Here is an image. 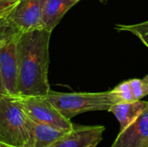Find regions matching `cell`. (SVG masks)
Masks as SVG:
<instances>
[{"label": "cell", "mask_w": 148, "mask_h": 147, "mask_svg": "<svg viewBox=\"0 0 148 147\" xmlns=\"http://www.w3.org/2000/svg\"><path fill=\"white\" fill-rule=\"evenodd\" d=\"M30 140L29 147H49L69 131L37 123L29 118Z\"/></svg>", "instance_id": "11"}, {"label": "cell", "mask_w": 148, "mask_h": 147, "mask_svg": "<svg viewBox=\"0 0 148 147\" xmlns=\"http://www.w3.org/2000/svg\"><path fill=\"white\" fill-rule=\"evenodd\" d=\"M66 119L93 111H108L117 103L110 91L99 93H59L50 90L44 96Z\"/></svg>", "instance_id": "2"}, {"label": "cell", "mask_w": 148, "mask_h": 147, "mask_svg": "<svg viewBox=\"0 0 148 147\" xmlns=\"http://www.w3.org/2000/svg\"><path fill=\"white\" fill-rule=\"evenodd\" d=\"M111 147H148V106L134 122L119 133Z\"/></svg>", "instance_id": "8"}, {"label": "cell", "mask_w": 148, "mask_h": 147, "mask_svg": "<svg viewBox=\"0 0 148 147\" xmlns=\"http://www.w3.org/2000/svg\"><path fill=\"white\" fill-rule=\"evenodd\" d=\"M30 132L20 96L5 94L0 100V142L29 147Z\"/></svg>", "instance_id": "3"}, {"label": "cell", "mask_w": 148, "mask_h": 147, "mask_svg": "<svg viewBox=\"0 0 148 147\" xmlns=\"http://www.w3.org/2000/svg\"><path fill=\"white\" fill-rule=\"evenodd\" d=\"M20 33L0 34V75L8 94H18L17 44Z\"/></svg>", "instance_id": "5"}, {"label": "cell", "mask_w": 148, "mask_h": 147, "mask_svg": "<svg viewBox=\"0 0 148 147\" xmlns=\"http://www.w3.org/2000/svg\"><path fill=\"white\" fill-rule=\"evenodd\" d=\"M50 34L41 29L20 35L17 44L19 96H45L51 90L48 77Z\"/></svg>", "instance_id": "1"}, {"label": "cell", "mask_w": 148, "mask_h": 147, "mask_svg": "<svg viewBox=\"0 0 148 147\" xmlns=\"http://www.w3.org/2000/svg\"><path fill=\"white\" fill-rule=\"evenodd\" d=\"M0 147H20V146H12V145H9L3 142H0Z\"/></svg>", "instance_id": "17"}, {"label": "cell", "mask_w": 148, "mask_h": 147, "mask_svg": "<svg viewBox=\"0 0 148 147\" xmlns=\"http://www.w3.org/2000/svg\"><path fill=\"white\" fill-rule=\"evenodd\" d=\"M134 101H140L148 95V75L142 79L129 80Z\"/></svg>", "instance_id": "14"}, {"label": "cell", "mask_w": 148, "mask_h": 147, "mask_svg": "<svg viewBox=\"0 0 148 147\" xmlns=\"http://www.w3.org/2000/svg\"><path fill=\"white\" fill-rule=\"evenodd\" d=\"M111 92L114 94L117 103L134 101V98L131 90L129 80L118 84L114 89L111 90Z\"/></svg>", "instance_id": "13"}, {"label": "cell", "mask_w": 148, "mask_h": 147, "mask_svg": "<svg viewBox=\"0 0 148 147\" xmlns=\"http://www.w3.org/2000/svg\"><path fill=\"white\" fill-rule=\"evenodd\" d=\"M21 102L27 116L35 122L61 130H72L74 124L66 119L44 96L22 97Z\"/></svg>", "instance_id": "6"}, {"label": "cell", "mask_w": 148, "mask_h": 147, "mask_svg": "<svg viewBox=\"0 0 148 147\" xmlns=\"http://www.w3.org/2000/svg\"><path fill=\"white\" fill-rule=\"evenodd\" d=\"M79 1L81 0H46L42 16V29L52 32L67 11Z\"/></svg>", "instance_id": "10"}, {"label": "cell", "mask_w": 148, "mask_h": 147, "mask_svg": "<svg viewBox=\"0 0 148 147\" xmlns=\"http://www.w3.org/2000/svg\"><path fill=\"white\" fill-rule=\"evenodd\" d=\"M114 29L118 31L129 32L134 35L148 48V21L136 24H115Z\"/></svg>", "instance_id": "12"}, {"label": "cell", "mask_w": 148, "mask_h": 147, "mask_svg": "<svg viewBox=\"0 0 148 147\" xmlns=\"http://www.w3.org/2000/svg\"><path fill=\"white\" fill-rule=\"evenodd\" d=\"M5 94H7L5 88H4V86H3V81H2V77H1V75H0V100Z\"/></svg>", "instance_id": "16"}, {"label": "cell", "mask_w": 148, "mask_h": 147, "mask_svg": "<svg viewBox=\"0 0 148 147\" xmlns=\"http://www.w3.org/2000/svg\"><path fill=\"white\" fill-rule=\"evenodd\" d=\"M20 0H0V20L4 18Z\"/></svg>", "instance_id": "15"}, {"label": "cell", "mask_w": 148, "mask_h": 147, "mask_svg": "<svg viewBox=\"0 0 148 147\" xmlns=\"http://www.w3.org/2000/svg\"><path fill=\"white\" fill-rule=\"evenodd\" d=\"M46 0H20L15 8L0 20V34L24 33L42 29Z\"/></svg>", "instance_id": "4"}, {"label": "cell", "mask_w": 148, "mask_h": 147, "mask_svg": "<svg viewBox=\"0 0 148 147\" xmlns=\"http://www.w3.org/2000/svg\"><path fill=\"white\" fill-rule=\"evenodd\" d=\"M147 106L148 101L142 100L127 102H119L113 105L109 112L116 117L120 123L119 133L123 132L133 122H134L147 107Z\"/></svg>", "instance_id": "9"}, {"label": "cell", "mask_w": 148, "mask_h": 147, "mask_svg": "<svg viewBox=\"0 0 148 147\" xmlns=\"http://www.w3.org/2000/svg\"><path fill=\"white\" fill-rule=\"evenodd\" d=\"M100 1H101V2L102 3H108V2L109 0H100Z\"/></svg>", "instance_id": "18"}, {"label": "cell", "mask_w": 148, "mask_h": 147, "mask_svg": "<svg viewBox=\"0 0 148 147\" xmlns=\"http://www.w3.org/2000/svg\"><path fill=\"white\" fill-rule=\"evenodd\" d=\"M105 131L103 126L74 125L72 130L66 133L49 147H88L98 145Z\"/></svg>", "instance_id": "7"}, {"label": "cell", "mask_w": 148, "mask_h": 147, "mask_svg": "<svg viewBox=\"0 0 148 147\" xmlns=\"http://www.w3.org/2000/svg\"><path fill=\"white\" fill-rule=\"evenodd\" d=\"M98 146V145H92V146H88V147H96Z\"/></svg>", "instance_id": "19"}]
</instances>
